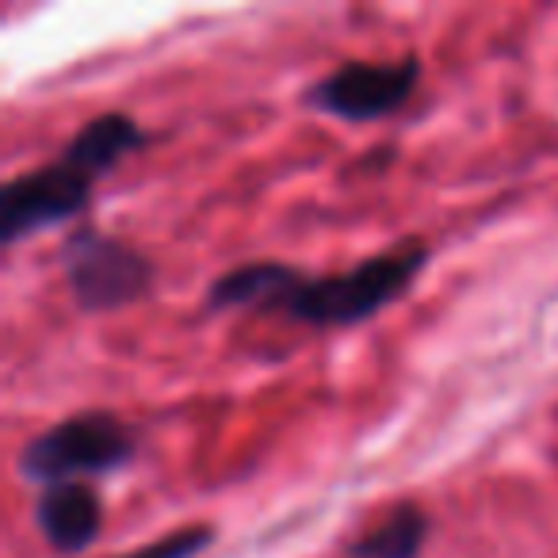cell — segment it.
I'll list each match as a JSON object with an SVG mask.
<instances>
[{
    "label": "cell",
    "mask_w": 558,
    "mask_h": 558,
    "mask_svg": "<svg viewBox=\"0 0 558 558\" xmlns=\"http://www.w3.org/2000/svg\"><path fill=\"white\" fill-rule=\"evenodd\" d=\"M428 264L421 241H402L337 276H306L279 260H253L222 271L207 288L210 311H268L314 329H344L375 318L410 291Z\"/></svg>",
    "instance_id": "cell-1"
},
{
    "label": "cell",
    "mask_w": 558,
    "mask_h": 558,
    "mask_svg": "<svg viewBox=\"0 0 558 558\" xmlns=\"http://www.w3.org/2000/svg\"><path fill=\"white\" fill-rule=\"evenodd\" d=\"M146 146V134L123 111H108L81 126L58 161L20 172L4 184L0 195V241L16 245L27 233L50 230V226L77 218L93 199V187L108 177L123 157Z\"/></svg>",
    "instance_id": "cell-2"
},
{
    "label": "cell",
    "mask_w": 558,
    "mask_h": 558,
    "mask_svg": "<svg viewBox=\"0 0 558 558\" xmlns=\"http://www.w3.org/2000/svg\"><path fill=\"white\" fill-rule=\"evenodd\" d=\"M142 448V436L131 421L108 410H85L50 425L20 448V474L39 489L81 482L88 474L123 471Z\"/></svg>",
    "instance_id": "cell-3"
},
{
    "label": "cell",
    "mask_w": 558,
    "mask_h": 558,
    "mask_svg": "<svg viewBox=\"0 0 558 558\" xmlns=\"http://www.w3.org/2000/svg\"><path fill=\"white\" fill-rule=\"evenodd\" d=\"M62 271L73 303L88 314L123 311L154 288V264L123 238L77 226L62 245Z\"/></svg>",
    "instance_id": "cell-4"
},
{
    "label": "cell",
    "mask_w": 558,
    "mask_h": 558,
    "mask_svg": "<svg viewBox=\"0 0 558 558\" xmlns=\"http://www.w3.org/2000/svg\"><path fill=\"white\" fill-rule=\"evenodd\" d=\"M421 81L417 58L402 62H344L303 93V104L344 123H379L395 116Z\"/></svg>",
    "instance_id": "cell-5"
},
{
    "label": "cell",
    "mask_w": 558,
    "mask_h": 558,
    "mask_svg": "<svg viewBox=\"0 0 558 558\" xmlns=\"http://www.w3.org/2000/svg\"><path fill=\"white\" fill-rule=\"evenodd\" d=\"M35 527L58 550V555H77L100 539L104 527V501L88 482H62L47 486L35 497Z\"/></svg>",
    "instance_id": "cell-6"
},
{
    "label": "cell",
    "mask_w": 558,
    "mask_h": 558,
    "mask_svg": "<svg viewBox=\"0 0 558 558\" xmlns=\"http://www.w3.org/2000/svg\"><path fill=\"white\" fill-rule=\"evenodd\" d=\"M428 535V512L417 501H402L375 527L360 532L344 547V558H421Z\"/></svg>",
    "instance_id": "cell-7"
},
{
    "label": "cell",
    "mask_w": 558,
    "mask_h": 558,
    "mask_svg": "<svg viewBox=\"0 0 558 558\" xmlns=\"http://www.w3.org/2000/svg\"><path fill=\"white\" fill-rule=\"evenodd\" d=\"M210 539H215V527L187 524V527H177V532L161 535V539L146 543V547L126 550V555H116V558H195L199 550H207Z\"/></svg>",
    "instance_id": "cell-8"
}]
</instances>
